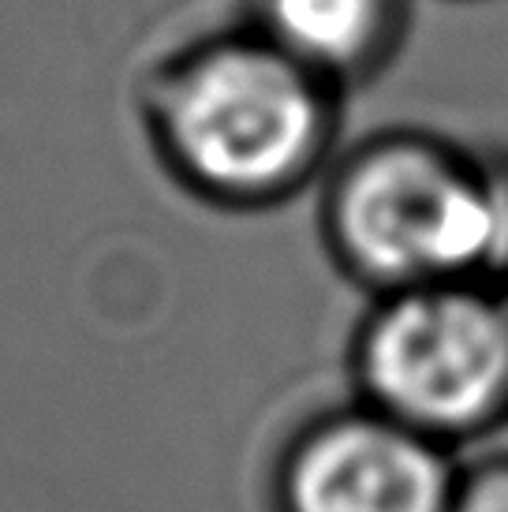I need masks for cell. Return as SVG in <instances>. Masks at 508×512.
I'll return each mask as SVG.
<instances>
[{"label":"cell","instance_id":"3","mask_svg":"<svg viewBox=\"0 0 508 512\" xmlns=\"http://www.w3.org/2000/svg\"><path fill=\"white\" fill-rule=\"evenodd\" d=\"M359 404L456 449L508 423V288L501 277L374 296L352 337Z\"/></svg>","mask_w":508,"mask_h":512},{"label":"cell","instance_id":"6","mask_svg":"<svg viewBox=\"0 0 508 512\" xmlns=\"http://www.w3.org/2000/svg\"><path fill=\"white\" fill-rule=\"evenodd\" d=\"M449 512H508V453L460 468Z\"/></svg>","mask_w":508,"mask_h":512},{"label":"cell","instance_id":"7","mask_svg":"<svg viewBox=\"0 0 508 512\" xmlns=\"http://www.w3.org/2000/svg\"><path fill=\"white\" fill-rule=\"evenodd\" d=\"M501 281H505V288H508V258H505V270H501Z\"/></svg>","mask_w":508,"mask_h":512},{"label":"cell","instance_id":"4","mask_svg":"<svg viewBox=\"0 0 508 512\" xmlns=\"http://www.w3.org/2000/svg\"><path fill=\"white\" fill-rule=\"evenodd\" d=\"M460 464L441 441L352 404L299 430L277 471L281 512H449Z\"/></svg>","mask_w":508,"mask_h":512},{"label":"cell","instance_id":"1","mask_svg":"<svg viewBox=\"0 0 508 512\" xmlns=\"http://www.w3.org/2000/svg\"><path fill=\"white\" fill-rule=\"evenodd\" d=\"M135 101L165 176L228 214L292 202L340 154L344 94L240 19L157 57Z\"/></svg>","mask_w":508,"mask_h":512},{"label":"cell","instance_id":"5","mask_svg":"<svg viewBox=\"0 0 508 512\" xmlns=\"http://www.w3.org/2000/svg\"><path fill=\"white\" fill-rule=\"evenodd\" d=\"M240 23L348 98L393 68L415 0H243Z\"/></svg>","mask_w":508,"mask_h":512},{"label":"cell","instance_id":"2","mask_svg":"<svg viewBox=\"0 0 508 512\" xmlns=\"http://www.w3.org/2000/svg\"><path fill=\"white\" fill-rule=\"evenodd\" d=\"M318 232L337 270L370 296L501 277L508 180L441 131L378 128L325 169Z\"/></svg>","mask_w":508,"mask_h":512}]
</instances>
